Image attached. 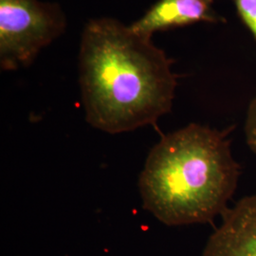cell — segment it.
<instances>
[{
    "mask_svg": "<svg viewBox=\"0 0 256 256\" xmlns=\"http://www.w3.org/2000/svg\"><path fill=\"white\" fill-rule=\"evenodd\" d=\"M224 18L214 9V0H158L146 14L130 24L144 36L200 22L220 23Z\"/></svg>",
    "mask_w": 256,
    "mask_h": 256,
    "instance_id": "5",
    "label": "cell"
},
{
    "mask_svg": "<svg viewBox=\"0 0 256 256\" xmlns=\"http://www.w3.org/2000/svg\"><path fill=\"white\" fill-rule=\"evenodd\" d=\"M245 133L248 146L256 155V96L248 108Z\"/></svg>",
    "mask_w": 256,
    "mask_h": 256,
    "instance_id": "7",
    "label": "cell"
},
{
    "mask_svg": "<svg viewBox=\"0 0 256 256\" xmlns=\"http://www.w3.org/2000/svg\"><path fill=\"white\" fill-rule=\"evenodd\" d=\"M66 16L56 2L0 0V66L14 72L32 64L43 48L66 30Z\"/></svg>",
    "mask_w": 256,
    "mask_h": 256,
    "instance_id": "3",
    "label": "cell"
},
{
    "mask_svg": "<svg viewBox=\"0 0 256 256\" xmlns=\"http://www.w3.org/2000/svg\"><path fill=\"white\" fill-rule=\"evenodd\" d=\"M228 133L190 124L162 138L140 176L144 208L168 226L208 223L223 214L240 176Z\"/></svg>",
    "mask_w": 256,
    "mask_h": 256,
    "instance_id": "2",
    "label": "cell"
},
{
    "mask_svg": "<svg viewBox=\"0 0 256 256\" xmlns=\"http://www.w3.org/2000/svg\"><path fill=\"white\" fill-rule=\"evenodd\" d=\"M202 256H256V194L245 196L222 214Z\"/></svg>",
    "mask_w": 256,
    "mask_h": 256,
    "instance_id": "4",
    "label": "cell"
},
{
    "mask_svg": "<svg viewBox=\"0 0 256 256\" xmlns=\"http://www.w3.org/2000/svg\"><path fill=\"white\" fill-rule=\"evenodd\" d=\"M238 16L256 40V0H232Z\"/></svg>",
    "mask_w": 256,
    "mask_h": 256,
    "instance_id": "6",
    "label": "cell"
},
{
    "mask_svg": "<svg viewBox=\"0 0 256 256\" xmlns=\"http://www.w3.org/2000/svg\"><path fill=\"white\" fill-rule=\"evenodd\" d=\"M173 60L118 19H90L79 50L86 122L110 134L154 124L170 112L176 88Z\"/></svg>",
    "mask_w": 256,
    "mask_h": 256,
    "instance_id": "1",
    "label": "cell"
}]
</instances>
